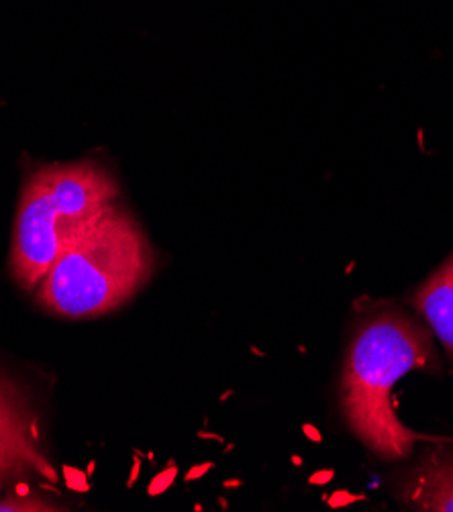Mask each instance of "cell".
Instances as JSON below:
<instances>
[{"instance_id":"9","label":"cell","mask_w":453,"mask_h":512,"mask_svg":"<svg viewBox=\"0 0 453 512\" xmlns=\"http://www.w3.org/2000/svg\"><path fill=\"white\" fill-rule=\"evenodd\" d=\"M305 433L315 441V443H321V435H319V431L315 429V427H311V425H305Z\"/></svg>"},{"instance_id":"4","label":"cell","mask_w":453,"mask_h":512,"mask_svg":"<svg viewBox=\"0 0 453 512\" xmlns=\"http://www.w3.org/2000/svg\"><path fill=\"white\" fill-rule=\"evenodd\" d=\"M56 482L43 449L37 417L17 386L0 378V486L25 480Z\"/></svg>"},{"instance_id":"8","label":"cell","mask_w":453,"mask_h":512,"mask_svg":"<svg viewBox=\"0 0 453 512\" xmlns=\"http://www.w3.org/2000/svg\"><path fill=\"white\" fill-rule=\"evenodd\" d=\"M333 480V470H327V472H319L311 478V484H327Z\"/></svg>"},{"instance_id":"1","label":"cell","mask_w":453,"mask_h":512,"mask_svg":"<svg viewBox=\"0 0 453 512\" xmlns=\"http://www.w3.org/2000/svg\"><path fill=\"white\" fill-rule=\"evenodd\" d=\"M413 370H441L429 325L394 304L360 317L345 353L339 411L354 437L382 462L409 459L417 443H453L417 433L396 417L392 388Z\"/></svg>"},{"instance_id":"6","label":"cell","mask_w":453,"mask_h":512,"mask_svg":"<svg viewBox=\"0 0 453 512\" xmlns=\"http://www.w3.org/2000/svg\"><path fill=\"white\" fill-rule=\"evenodd\" d=\"M405 300L439 337L453 370V253Z\"/></svg>"},{"instance_id":"2","label":"cell","mask_w":453,"mask_h":512,"mask_svg":"<svg viewBox=\"0 0 453 512\" xmlns=\"http://www.w3.org/2000/svg\"><path fill=\"white\" fill-rule=\"evenodd\" d=\"M156 272V251L139 221L119 204L88 223L37 286L47 313L84 321L117 311Z\"/></svg>"},{"instance_id":"5","label":"cell","mask_w":453,"mask_h":512,"mask_svg":"<svg viewBox=\"0 0 453 512\" xmlns=\"http://www.w3.org/2000/svg\"><path fill=\"white\" fill-rule=\"evenodd\" d=\"M396 498L405 510L453 512V449L433 443L419 464L400 474Z\"/></svg>"},{"instance_id":"3","label":"cell","mask_w":453,"mask_h":512,"mask_svg":"<svg viewBox=\"0 0 453 512\" xmlns=\"http://www.w3.org/2000/svg\"><path fill=\"white\" fill-rule=\"evenodd\" d=\"M119 182L96 160L45 164L23 182L11 270L25 290H37L60 253L88 223L115 207Z\"/></svg>"},{"instance_id":"7","label":"cell","mask_w":453,"mask_h":512,"mask_svg":"<svg viewBox=\"0 0 453 512\" xmlns=\"http://www.w3.org/2000/svg\"><path fill=\"white\" fill-rule=\"evenodd\" d=\"M358 500H364V496L349 494L347 490H337V492H333V496H329L331 508H345V506L354 504V502H358Z\"/></svg>"}]
</instances>
